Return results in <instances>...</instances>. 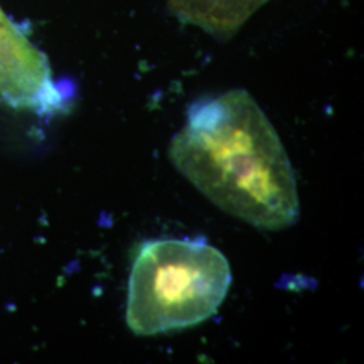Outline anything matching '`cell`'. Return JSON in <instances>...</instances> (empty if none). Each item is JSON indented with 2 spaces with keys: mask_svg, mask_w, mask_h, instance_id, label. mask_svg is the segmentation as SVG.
I'll list each match as a JSON object with an SVG mask.
<instances>
[{
  "mask_svg": "<svg viewBox=\"0 0 364 364\" xmlns=\"http://www.w3.org/2000/svg\"><path fill=\"white\" fill-rule=\"evenodd\" d=\"M272 0H166V10L181 25L216 38H231Z\"/></svg>",
  "mask_w": 364,
  "mask_h": 364,
  "instance_id": "4",
  "label": "cell"
},
{
  "mask_svg": "<svg viewBox=\"0 0 364 364\" xmlns=\"http://www.w3.org/2000/svg\"><path fill=\"white\" fill-rule=\"evenodd\" d=\"M46 57L0 7V103L53 114L63 108Z\"/></svg>",
  "mask_w": 364,
  "mask_h": 364,
  "instance_id": "3",
  "label": "cell"
},
{
  "mask_svg": "<svg viewBox=\"0 0 364 364\" xmlns=\"http://www.w3.org/2000/svg\"><path fill=\"white\" fill-rule=\"evenodd\" d=\"M231 282L230 262L207 242H146L131 267L127 326L136 336L198 326L219 311Z\"/></svg>",
  "mask_w": 364,
  "mask_h": 364,
  "instance_id": "2",
  "label": "cell"
},
{
  "mask_svg": "<svg viewBox=\"0 0 364 364\" xmlns=\"http://www.w3.org/2000/svg\"><path fill=\"white\" fill-rule=\"evenodd\" d=\"M174 168L218 208L263 231L299 219L291 162L270 119L245 90L191 105L169 146Z\"/></svg>",
  "mask_w": 364,
  "mask_h": 364,
  "instance_id": "1",
  "label": "cell"
}]
</instances>
